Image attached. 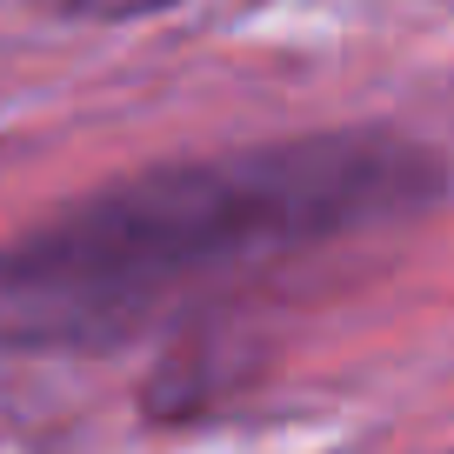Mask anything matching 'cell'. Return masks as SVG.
Listing matches in <instances>:
<instances>
[{
  "instance_id": "1",
  "label": "cell",
  "mask_w": 454,
  "mask_h": 454,
  "mask_svg": "<svg viewBox=\"0 0 454 454\" xmlns=\"http://www.w3.org/2000/svg\"><path fill=\"white\" fill-rule=\"evenodd\" d=\"M441 194L448 160L401 128H321L134 168L0 247V348L114 355L221 274L414 221Z\"/></svg>"
},
{
  "instance_id": "2",
  "label": "cell",
  "mask_w": 454,
  "mask_h": 454,
  "mask_svg": "<svg viewBox=\"0 0 454 454\" xmlns=\"http://www.w3.org/2000/svg\"><path fill=\"white\" fill-rule=\"evenodd\" d=\"M41 7L60 20H107V27H121V20H154L168 7H181V0H41Z\"/></svg>"
}]
</instances>
